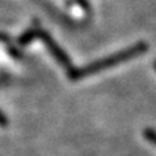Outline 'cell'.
<instances>
[{"label": "cell", "instance_id": "obj_3", "mask_svg": "<svg viewBox=\"0 0 156 156\" xmlns=\"http://www.w3.org/2000/svg\"><path fill=\"white\" fill-rule=\"evenodd\" d=\"M35 38H38V31L37 30H29V31H26L25 34H23L22 37H20L18 43L20 44H22V46H25V44L30 43L33 39H35Z\"/></svg>", "mask_w": 156, "mask_h": 156}, {"label": "cell", "instance_id": "obj_2", "mask_svg": "<svg viewBox=\"0 0 156 156\" xmlns=\"http://www.w3.org/2000/svg\"><path fill=\"white\" fill-rule=\"evenodd\" d=\"M38 38H41V39H42V42L46 44L47 50L52 53V56L56 58L58 64L62 65V66H65V68H68V70H69L70 68H72L69 56H68L66 53L62 51L60 47H58V44H57L55 41H53L52 37L50 35V34H47L46 31L39 30V31H38Z\"/></svg>", "mask_w": 156, "mask_h": 156}, {"label": "cell", "instance_id": "obj_4", "mask_svg": "<svg viewBox=\"0 0 156 156\" xmlns=\"http://www.w3.org/2000/svg\"><path fill=\"white\" fill-rule=\"evenodd\" d=\"M143 136L144 139H147L151 144H154L156 147V130L151 129V128H147L143 130Z\"/></svg>", "mask_w": 156, "mask_h": 156}, {"label": "cell", "instance_id": "obj_5", "mask_svg": "<svg viewBox=\"0 0 156 156\" xmlns=\"http://www.w3.org/2000/svg\"><path fill=\"white\" fill-rule=\"evenodd\" d=\"M8 124V120H7V117L4 116L2 112H0V126H7Z\"/></svg>", "mask_w": 156, "mask_h": 156}, {"label": "cell", "instance_id": "obj_1", "mask_svg": "<svg viewBox=\"0 0 156 156\" xmlns=\"http://www.w3.org/2000/svg\"><path fill=\"white\" fill-rule=\"evenodd\" d=\"M147 50H148L147 43L139 42V43H136V44H133L128 48H125V50H121L120 52L113 53V55H109L107 57L100 58V60H96L83 68H70V69L68 70V77H69L72 81L82 80V78L92 76L100 70L108 69V68L116 66V65L121 64V62H125L134 57H138L140 55H143Z\"/></svg>", "mask_w": 156, "mask_h": 156}, {"label": "cell", "instance_id": "obj_6", "mask_svg": "<svg viewBox=\"0 0 156 156\" xmlns=\"http://www.w3.org/2000/svg\"><path fill=\"white\" fill-rule=\"evenodd\" d=\"M154 68H155V70H156V61H154Z\"/></svg>", "mask_w": 156, "mask_h": 156}]
</instances>
